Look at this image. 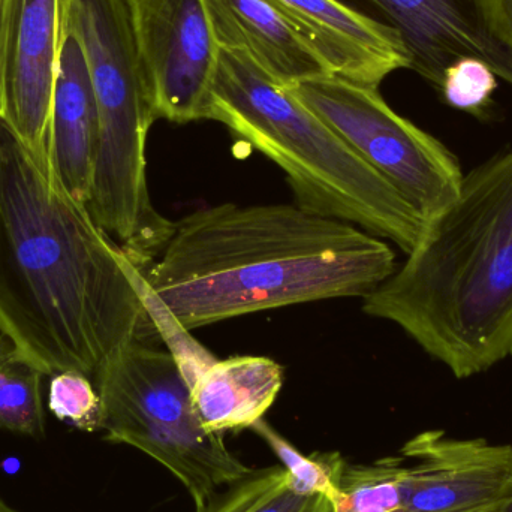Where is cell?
<instances>
[{"mask_svg":"<svg viewBox=\"0 0 512 512\" xmlns=\"http://www.w3.org/2000/svg\"><path fill=\"white\" fill-rule=\"evenodd\" d=\"M0 330L45 376L99 370L156 331L123 249L0 114Z\"/></svg>","mask_w":512,"mask_h":512,"instance_id":"cell-1","label":"cell"},{"mask_svg":"<svg viewBox=\"0 0 512 512\" xmlns=\"http://www.w3.org/2000/svg\"><path fill=\"white\" fill-rule=\"evenodd\" d=\"M385 240L297 204L225 203L176 222L140 268L188 330L331 298L367 297L396 271Z\"/></svg>","mask_w":512,"mask_h":512,"instance_id":"cell-2","label":"cell"},{"mask_svg":"<svg viewBox=\"0 0 512 512\" xmlns=\"http://www.w3.org/2000/svg\"><path fill=\"white\" fill-rule=\"evenodd\" d=\"M363 310L402 328L457 379L512 357V149L465 174Z\"/></svg>","mask_w":512,"mask_h":512,"instance_id":"cell-3","label":"cell"},{"mask_svg":"<svg viewBox=\"0 0 512 512\" xmlns=\"http://www.w3.org/2000/svg\"><path fill=\"white\" fill-rule=\"evenodd\" d=\"M207 120L274 162L300 209L357 225L406 255L423 236L420 212L245 51L221 48Z\"/></svg>","mask_w":512,"mask_h":512,"instance_id":"cell-4","label":"cell"},{"mask_svg":"<svg viewBox=\"0 0 512 512\" xmlns=\"http://www.w3.org/2000/svg\"><path fill=\"white\" fill-rule=\"evenodd\" d=\"M66 30L86 54L99 137L87 209L138 267L152 264L174 233L150 200L147 135L155 122L126 0H69Z\"/></svg>","mask_w":512,"mask_h":512,"instance_id":"cell-5","label":"cell"},{"mask_svg":"<svg viewBox=\"0 0 512 512\" xmlns=\"http://www.w3.org/2000/svg\"><path fill=\"white\" fill-rule=\"evenodd\" d=\"M93 382L101 397L105 439L164 466L188 490L197 510L251 474L228 450L224 436L204 429L176 360L155 343H129Z\"/></svg>","mask_w":512,"mask_h":512,"instance_id":"cell-6","label":"cell"},{"mask_svg":"<svg viewBox=\"0 0 512 512\" xmlns=\"http://www.w3.org/2000/svg\"><path fill=\"white\" fill-rule=\"evenodd\" d=\"M388 180L424 221L447 209L462 188L457 156L385 102L379 87L319 75L286 87Z\"/></svg>","mask_w":512,"mask_h":512,"instance_id":"cell-7","label":"cell"},{"mask_svg":"<svg viewBox=\"0 0 512 512\" xmlns=\"http://www.w3.org/2000/svg\"><path fill=\"white\" fill-rule=\"evenodd\" d=\"M155 119H207L219 47L206 0H126Z\"/></svg>","mask_w":512,"mask_h":512,"instance_id":"cell-8","label":"cell"},{"mask_svg":"<svg viewBox=\"0 0 512 512\" xmlns=\"http://www.w3.org/2000/svg\"><path fill=\"white\" fill-rule=\"evenodd\" d=\"M69 0H9L2 68L3 117L42 167L54 171V81Z\"/></svg>","mask_w":512,"mask_h":512,"instance_id":"cell-9","label":"cell"},{"mask_svg":"<svg viewBox=\"0 0 512 512\" xmlns=\"http://www.w3.org/2000/svg\"><path fill=\"white\" fill-rule=\"evenodd\" d=\"M400 454L408 463L402 512H504L512 502V445L426 430Z\"/></svg>","mask_w":512,"mask_h":512,"instance_id":"cell-10","label":"cell"},{"mask_svg":"<svg viewBox=\"0 0 512 512\" xmlns=\"http://www.w3.org/2000/svg\"><path fill=\"white\" fill-rule=\"evenodd\" d=\"M318 54L328 74L363 86L379 84L412 56L399 30L360 14L339 0H270Z\"/></svg>","mask_w":512,"mask_h":512,"instance_id":"cell-11","label":"cell"},{"mask_svg":"<svg viewBox=\"0 0 512 512\" xmlns=\"http://www.w3.org/2000/svg\"><path fill=\"white\" fill-rule=\"evenodd\" d=\"M360 14L399 30L412 56V71L436 90L445 69L475 57L492 68L505 51L484 29L472 0H339Z\"/></svg>","mask_w":512,"mask_h":512,"instance_id":"cell-12","label":"cell"},{"mask_svg":"<svg viewBox=\"0 0 512 512\" xmlns=\"http://www.w3.org/2000/svg\"><path fill=\"white\" fill-rule=\"evenodd\" d=\"M98 137V104L86 54L68 32L54 81L51 153L57 179L86 206L92 194Z\"/></svg>","mask_w":512,"mask_h":512,"instance_id":"cell-13","label":"cell"},{"mask_svg":"<svg viewBox=\"0 0 512 512\" xmlns=\"http://www.w3.org/2000/svg\"><path fill=\"white\" fill-rule=\"evenodd\" d=\"M206 6L219 47L245 51L280 86L328 74L270 0H206Z\"/></svg>","mask_w":512,"mask_h":512,"instance_id":"cell-14","label":"cell"},{"mask_svg":"<svg viewBox=\"0 0 512 512\" xmlns=\"http://www.w3.org/2000/svg\"><path fill=\"white\" fill-rule=\"evenodd\" d=\"M283 385V369L267 357L242 355L216 360L192 384L195 412L207 432L252 429L273 406Z\"/></svg>","mask_w":512,"mask_h":512,"instance_id":"cell-15","label":"cell"},{"mask_svg":"<svg viewBox=\"0 0 512 512\" xmlns=\"http://www.w3.org/2000/svg\"><path fill=\"white\" fill-rule=\"evenodd\" d=\"M44 372L0 330V429L27 438L45 436Z\"/></svg>","mask_w":512,"mask_h":512,"instance_id":"cell-16","label":"cell"},{"mask_svg":"<svg viewBox=\"0 0 512 512\" xmlns=\"http://www.w3.org/2000/svg\"><path fill=\"white\" fill-rule=\"evenodd\" d=\"M408 463L405 457H385L373 465L343 463L331 499L333 512H402Z\"/></svg>","mask_w":512,"mask_h":512,"instance_id":"cell-17","label":"cell"},{"mask_svg":"<svg viewBox=\"0 0 512 512\" xmlns=\"http://www.w3.org/2000/svg\"><path fill=\"white\" fill-rule=\"evenodd\" d=\"M197 512H333L321 495L298 492L285 469L252 471Z\"/></svg>","mask_w":512,"mask_h":512,"instance_id":"cell-18","label":"cell"},{"mask_svg":"<svg viewBox=\"0 0 512 512\" xmlns=\"http://www.w3.org/2000/svg\"><path fill=\"white\" fill-rule=\"evenodd\" d=\"M126 268H128L132 283L143 301L147 316L155 328L156 336L167 346V351L176 360L183 378L186 379L189 387H192L198 376L207 367L212 366L218 358L194 339L191 330H188L174 315L173 310L164 303V300L155 294L140 268L128 256H126Z\"/></svg>","mask_w":512,"mask_h":512,"instance_id":"cell-19","label":"cell"},{"mask_svg":"<svg viewBox=\"0 0 512 512\" xmlns=\"http://www.w3.org/2000/svg\"><path fill=\"white\" fill-rule=\"evenodd\" d=\"M282 463L288 474L289 481L298 492L306 495L325 496L328 501L336 493V478L342 469L345 459L339 453H300L294 445L289 444L282 435L276 432L267 421H261L252 427Z\"/></svg>","mask_w":512,"mask_h":512,"instance_id":"cell-20","label":"cell"},{"mask_svg":"<svg viewBox=\"0 0 512 512\" xmlns=\"http://www.w3.org/2000/svg\"><path fill=\"white\" fill-rule=\"evenodd\" d=\"M498 80L489 63L475 57H465L445 69L438 92L450 107L477 119H489Z\"/></svg>","mask_w":512,"mask_h":512,"instance_id":"cell-21","label":"cell"},{"mask_svg":"<svg viewBox=\"0 0 512 512\" xmlns=\"http://www.w3.org/2000/svg\"><path fill=\"white\" fill-rule=\"evenodd\" d=\"M48 409L57 420L81 430H101V397L95 382L80 372H60L48 387Z\"/></svg>","mask_w":512,"mask_h":512,"instance_id":"cell-22","label":"cell"},{"mask_svg":"<svg viewBox=\"0 0 512 512\" xmlns=\"http://www.w3.org/2000/svg\"><path fill=\"white\" fill-rule=\"evenodd\" d=\"M486 32L512 54V0H472Z\"/></svg>","mask_w":512,"mask_h":512,"instance_id":"cell-23","label":"cell"},{"mask_svg":"<svg viewBox=\"0 0 512 512\" xmlns=\"http://www.w3.org/2000/svg\"><path fill=\"white\" fill-rule=\"evenodd\" d=\"M8 2L9 0H0V114H2V116V68L3 51H5L6 20H8Z\"/></svg>","mask_w":512,"mask_h":512,"instance_id":"cell-24","label":"cell"},{"mask_svg":"<svg viewBox=\"0 0 512 512\" xmlns=\"http://www.w3.org/2000/svg\"><path fill=\"white\" fill-rule=\"evenodd\" d=\"M0 512H18V511L14 510V508H12L11 505L6 504V502L3 501L2 496H0Z\"/></svg>","mask_w":512,"mask_h":512,"instance_id":"cell-25","label":"cell"},{"mask_svg":"<svg viewBox=\"0 0 512 512\" xmlns=\"http://www.w3.org/2000/svg\"><path fill=\"white\" fill-rule=\"evenodd\" d=\"M504 512H512V502L507 508H505Z\"/></svg>","mask_w":512,"mask_h":512,"instance_id":"cell-26","label":"cell"}]
</instances>
